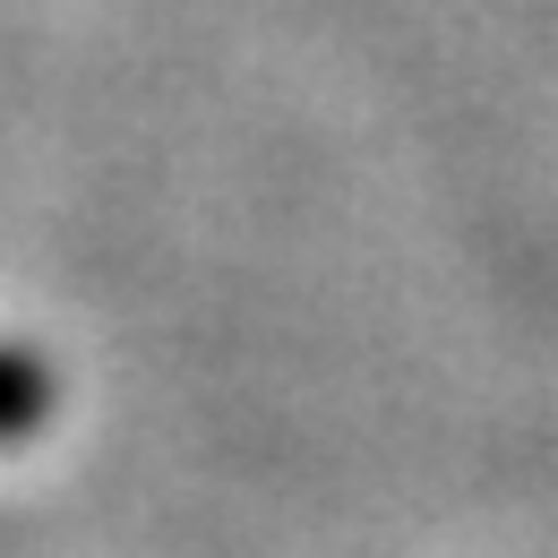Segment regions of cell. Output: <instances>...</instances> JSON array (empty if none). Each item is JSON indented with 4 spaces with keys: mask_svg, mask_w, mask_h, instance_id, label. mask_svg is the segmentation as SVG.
Wrapping results in <instances>:
<instances>
[{
    "mask_svg": "<svg viewBox=\"0 0 558 558\" xmlns=\"http://www.w3.org/2000/svg\"><path fill=\"white\" fill-rule=\"evenodd\" d=\"M44 413H52V378H44V361H26V352H0V438L35 429Z\"/></svg>",
    "mask_w": 558,
    "mask_h": 558,
    "instance_id": "obj_1",
    "label": "cell"
}]
</instances>
